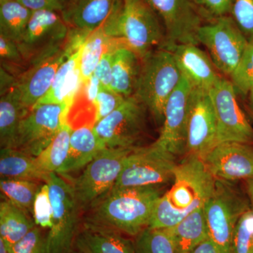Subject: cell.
Returning <instances> with one entry per match:
<instances>
[{
    "mask_svg": "<svg viewBox=\"0 0 253 253\" xmlns=\"http://www.w3.org/2000/svg\"><path fill=\"white\" fill-rule=\"evenodd\" d=\"M172 181V187L156 203L150 228L169 229L204 208L214 192L216 179L201 158L186 156L178 163Z\"/></svg>",
    "mask_w": 253,
    "mask_h": 253,
    "instance_id": "1",
    "label": "cell"
},
{
    "mask_svg": "<svg viewBox=\"0 0 253 253\" xmlns=\"http://www.w3.org/2000/svg\"><path fill=\"white\" fill-rule=\"evenodd\" d=\"M163 194L159 186L112 189L89 208L84 224L136 237L149 227Z\"/></svg>",
    "mask_w": 253,
    "mask_h": 253,
    "instance_id": "2",
    "label": "cell"
},
{
    "mask_svg": "<svg viewBox=\"0 0 253 253\" xmlns=\"http://www.w3.org/2000/svg\"><path fill=\"white\" fill-rule=\"evenodd\" d=\"M159 18L148 0H122L101 28L108 36L121 41L142 59L166 44Z\"/></svg>",
    "mask_w": 253,
    "mask_h": 253,
    "instance_id": "3",
    "label": "cell"
},
{
    "mask_svg": "<svg viewBox=\"0 0 253 253\" xmlns=\"http://www.w3.org/2000/svg\"><path fill=\"white\" fill-rule=\"evenodd\" d=\"M182 75L170 51L158 48L141 59L134 96L158 121L163 120L166 103Z\"/></svg>",
    "mask_w": 253,
    "mask_h": 253,
    "instance_id": "4",
    "label": "cell"
},
{
    "mask_svg": "<svg viewBox=\"0 0 253 253\" xmlns=\"http://www.w3.org/2000/svg\"><path fill=\"white\" fill-rule=\"evenodd\" d=\"M251 208L249 197L234 182L216 179L214 192L204 210L210 239L219 253H231V240L236 224Z\"/></svg>",
    "mask_w": 253,
    "mask_h": 253,
    "instance_id": "5",
    "label": "cell"
},
{
    "mask_svg": "<svg viewBox=\"0 0 253 253\" xmlns=\"http://www.w3.org/2000/svg\"><path fill=\"white\" fill-rule=\"evenodd\" d=\"M45 183L53 206L52 225L47 234L49 253H72L79 231L81 207L72 184L58 173H50Z\"/></svg>",
    "mask_w": 253,
    "mask_h": 253,
    "instance_id": "6",
    "label": "cell"
},
{
    "mask_svg": "<svg viewBox=\"0 0 253 253\" xmlns=\"http://www.w3.org/2000/svg\"><path fill=\"white\" fill-rule=\"evenodd\" d=\"M176 157L154 143L134 148L126 158L113 189L159 186L169 182L178 165Z\"/></svg>",
    "mask_w": 253,
    "mask_h": 253,
    "instance_id": "7",
    "label": "cell"
},
{
    "mask_svg": "<svg viewBox=\"0 0 253 253\" xmlns=\"http://www.w3.org/2000/svg\"><path fill=\"white\" fill-rule=\"evenodd\" d=\"M133 149L105 148L73 181L72 186L81 211L89 209L113 189L126 158Z\"/></svg>",
    "mask_w": 253,
    "mask_h": 253,
    "instance_id": "8",
    "label": "cell"
},
{
    "mask_svg": "<svg viewBox=\"0 0 253 253\" xmlns=\"http://www.w3.org/2000/svg\"><path fill=\"white\" fill-rule=\"evenodd\" d=\"M197 39L207 49L218 71L227 77L239 64L249 43L230 15L203 24Z\"/></svg>",
    "mask_w": 253,
    "mask_h": 253,
    "instance_id": "9",
    "label": "cell"
},
{
    "mask_svg": "<svg viewBox=\"0 0 253 253\" xmlns=\"http://www.w3.org/2000/svg\"><path fill=\"white\" fill-rule=\"evenodd\" d=\"M69 31L60 13L46 10L33 11L22 38L16 43L28 68L64 46Z\"/></svg>",
    "mask_w": 253,
    "mask_h": 253,
    "instance_id": "10",
    "label": "cell"
},
{
    "mask_svg": "<svg viewBox=\"0 0 253 253\" xmlns=\"http://www.w3.org/2000/svg\"><path fill=\"white\" fill-rule=\"evenodd\" d=\"M146 106L134 95L117 109L94 124L96 135L106 148L133 149L144 134Z\"/></svg>",
    "mask_w": 253,
    "mask_h": 253,
    "instance_id": "11",
    "label": "cell"
},
{
    "mask_svg": "<svg viewBox=\"0 0 253 253\" xmlns=\"http://www.w3.org/2000/svg\"><path fill=\"white\" fill-rule=\"evenodd\" d=\"M66 104H37L23 118L14 149L37 157L53 140L61 124L68 121Z\"/></svg>",
    "mask_w": 253,
    "mask_h": 253,
    "instance_id": "12",
    "label": "cell"
},
{
    "mask_svg": "<svg viewBox=\"0 0 253 253\" xmlns=\"http://www.w3.org/2000/svg\"><path fill=\"white\" fill-rule=\"evenodd\" d=\"M216 121L217 144L224 141L253 144V127L240 107L235 87L221 77L210 89Z\"/></svg>",
    "mask_w": 253,
    "mask_h": 253,
    "instance_id": "13",
    "label": "cell"
},
{
    "mask_svg": "<svg viewBox=\"0 0 253 253\" xmlns=\"http://www.w3.org/2000/svg\"><path fill=\"white\" fill-rule=\"evenodd\" d=\"M217 144V121L209 92L192 87L188 116L186 156L202 160Z\"/></svg>",
    "mask_w": 253,
    "mask_h": 253,
    "instance_id": "14",
    "label": "cell"
},
{
    "mask_svg": "<svg viewBox=\"0 0 253 253\" xmlns=\"http://www.w3.org/2000/svg\"><path fill=\"white\" fill-rule=\"evenodd\" d=\"M162 20L166 33L163 48L176 44H199L197 33L202 15L193 0H148Z\"/></svg>",
    "mask_w": 253,
    "mask_h": 253,
    "instance_id": "15",
    "label": "cell"
},
{
    "mask_svg": "<svg viewBox=\"0 0 253 253\" xmlns=\"http://www.w3.org/2000/svg\"><path fill=\"white\" fill-rule=\"evenodd\" d=\"M192 86L182 76L166 103L161 134L154 144L175 156L186 154L189 101Z\"/></svg>",
    "mask_w": 253,
    "mask_h": 253,
    "instance_id": "16",
    "label": "cell"
},
{
    "mask_svg": "<svg viewBox=\"0 0 253 253\" xmlns=\"http://www.w3.org/2000/svg\"><path fill=\"white\" fill-rule=\"evenodd\" d=\"M202 161L216 179L234 182L253 178V144L219 143Z\"/></svg>",
    "mask_w": 253,
    "mask_h": 253,
    "instance_id": "17",
    "label": "cell"
},
{
    "mask_svg": "<svg viewBox=\"0 0 253 253\" xmlns=\"http://www.w3.org/2000/svg\"><path fill=\"white\" fill-rule=\"evenodd\" d=\"M78 50L68 39L58 51L32 65L18 76L15 87L26 108H33L47 93L60 66Z\"/></svg>",
    "mask_w": 253,
    "mask_h": 253,
    "instance_id": "18",
    "label": "cell"
},
{
    "mask_svg": "<svg viewBox=\"0 0 253 253\" xmlns=\"http://www.w3.org/2000/svg\"><path fill=\"white\" fill-rule=\"evenodd\" d=\"M163 49L172 53L181 75L195 89L209 91L222 77L211 57L196 44H176Z\"/></svg>",
    "mask_w": 253,
    "mask_h": 253,
    "instance_id": "19",
    "label": "cell"
},
{
    "mask_svg": "<svg viewBox=\"0 0 253 253\" xmlns=\"http://www.w3.org/2000/svg\"><path fill=\"white\" fill-rule=\"evenodd\" d=\"M122 0H71L61 16L68 27L90 33L101 27Z\"/></svg>",
    "mask_w": 253,
    "mask_h": 253,
    "instance_id": "20",
    "label": "cell"
},
{
    "mask_svg": "<svg viewBox=\"0 0 253 253\" xmlns=\"http://www.w3.org/2000/svg\"><path fill=\"white\" fill-rule=\"evenodd\" d=\"M126 236L113 229L84 224L75 249L82 253H136L134 241Z\"/></svg>",
    "mask_w": 253,
    "mask_h": 253,
    "instance_id": "21",
    "label": "cell"
},
{
    "mask_svg": "<svg viewBox=\"0 0 253 253\" xmlns=\"http://www.w3.org/2000/svg\"><path fill=\"white\" fill-rule=\"evenodd\" d=\"M81 50V47L61 64L49 91L37 104H66L71 111L83 84L79 67Z\"/></svg>",
    "mask_w": 253,
    "mask_h": 253,
    "instance_id": "22",
    "label": "cell"
},
{
    "mask_svg": "<svg viewBox=\"0 0 253 253\" xmlns=\"http://www.w3.org/2000/svg\"><path fill=\"white\" fill-rule=\"evenodd\" d=\"M105 148L94 126L86 125L73 129L67 159L58 174H67L85 168Z\"/></svg>",
    "mask_w": 253,
    "mask_h": 253,
    "instance_id": "23",
    "label": "cell"
},
{
    "mask_svg": "<svg viewBox=\"0 0 253 253\" xmlns=\"http://www.w3.org/2000/svg\"><path fill=\"white\" fill-rule=\"evenodd\" d=\"M141 68V59L133 50L122 44L115 50L111 89L126 97L135 93Z\"/></svg>",
    "mask_w": 253,
    "mask_h": 253,
    "instance_id": "24",
    "label": "cell"
},
{
    "mask_svg": "<svg viewBox=\"0 0 253 253\" xmlns=\"http://www.w3.org/2000/svg\"><path fill=\"white\" fill-rule=\"evenodd\" d=\"M167 229L175 253H191L210 238L204 208L191 213L176 225Z\"/></svg>",
    "mask_w": 253,
    "mask_h": 253,
    "instance_id": "25",
    "label": "cell"
},
{
    "mask_svg": "<svg viewBox=\"0 0 253 253\" xmlns=\"http://www.w3.org/2000/svg\"><path fill=\"white\" fill-rule=\"evenodd\" d=\"M31 109L21 102L16 87L0 98V146L14 148L20 123Z\"/></svg>",
    "mask_w": 253,
    "mask_h": 253,
    "instance_id": "26",
    "label": "cell"
},
{
    "mask_svg": "<svg viewBox=\"0 0 253 253\" xmlns=\"http://www.w3.org/2000/svg\"><path fill=\"white\" fill-rule=\"evenodd\" d=\"M0 174L6 179L42 180L49 174L38 167L36 157L14 148H2L0 151Z\"/></svg>",
    "mask_w": 253,
    "mask_h": 253,
    "instance_id": "27",
    "label": "cell"
},
{
    "mask_svg": "<svg viewBox=\"0 0 253 253\" xmlns=\"http://www.w3.org/2000/svg\"><path fill=\"white\" fill-rule=\"evenodd\" d=\"M36 226L34 219L7 200L0 204V238L8 247L17 243Z\"/></svg>",
    "mask_w": 253,
    "mask_h": 253,
    "instance_id": "28",
    "label": "cell"
},
{
    "mask_svg": "<svg viewBox=\"0 0 253 253\" xmlns=\"http://www.w3.org/2000/svg\"><path fill=\"white\" fill-rule=\"evenodd\" d=\"M73 129L68 121H64L47 147L36 157L38 167L44 174L61 170L68 158Z\"/></svg>",
    "mask_w": 253,
    "mask_h": 253,
    "instance_id": "29",
    "label": "cell"
},
{
    "mask_svg": "<svg viewBox=\"0 0 253 253\" xmlns=\"http://www.w3.org/2000/svg\"><path fill=\"white\" fill-rule=\"evenodd\" d=\"M33 14L18 0H0V35L18 43Z\"/></svg>",
    "mask_w": 253,
    "mask_h": 253,
    "instance_id": "30",
    "label": "cell"
},
{
    "mask_svg": "<svg viewBox=\"0 0 253 253\" xmlns=\"http://www.w3.org/2000/svg\"><path fill=\"white\" fill-rule=\"evenodd\" d=\"M117 41L108 36L101 27L88 36L81 46L80 55L79 67L83 83L92 76L103 55Z\"/></svg>",
    "mask_w": 253,
    "mask_h": 253,
    "instance_id": "31",
    "label": "cell"
},
{
    "mask_svg": "<svg viewBox=\"0 0 253 253\" xmlns=\"http://www.w3.org/2000/svg\"><path fill=\"white\" fill-rule=\"evenodd\" d=\"M41 186L36 181L1 178L0 189L5 199L28 215L33 214V204Z\"/></svg>",
    "mask_w": 253,
    "mask_h": 253,
    "instance_id": "32",
    "label": "cell"
},
{
    "mask_svg": "<svg viewBox=\"0 0 253 253\" xmlns=\"http://www.w3.org/2000/svg\"><path fill=\"white\" fill-rule=\"evenodd\" d=\"M134 242L136 253H175L167 229L146 228L136 236Z\"/></svg>",
    "mask_w": 253,
    "mask_h": 253,
    "instance_id": "33",
    "label": "cell"
},
{
    "mask_svg": "<svg viewBox=\"0 0 253 253\" xmlns=\"http://www.w3.org/2000/svg\"><path fill=\"white\" fill-rule=\"evenodd\" d=\"M236 91L244 96L253 88V41L249 42L241 61L229 76Z\"/></svg>",
    "mask_w": 253,
    "mask_h": 253,
    "instance_id": "34",
    "label": "cell"
},
{
    "mask_svg": "<svg viewBox=\"0 0 253 253\" xmlns=\"http://www.w3.org/2000/svg\"><path fill=\"white\" fill-rule=\"evenodd\" d=\"M231 253H253V211L242 214L234 229L231 245Z\"/></svg>",
    "mask_w": 253,
    "mask_h": 253,
    "instance_id": "35",
    "label": "cell"
},
{
    "mask_svg": "<svg viewBox=\"0 0 253 253\" xmlns=\"http://www.w3.org/2000/svg\"><path fill=\"white\" fill-rule=\"evenodd\" d=\"M0 59L1 67L12 73L17 78L28 68L26 61L16 42L1 35Z\"/></svg>",
    "mask_w": 253,
    "mask_h": 253,
    "instance_id": "36",
    "label": "cell"
},
{
    "mask_svg": "<svg viewBox=\"0 0 253 253\" xmlns=\"http://www.w3.org/2000/svg\"><path fill=\"white\" fill-rule=\"evenodd\" d=\"M33 219L42 229H50L52 225L53 206L49 188L46 183L41 186L37 193L33 211Z\"/></svg>",
    "mask_w": 253,
    "mask_h": 253,
    "instance_id": "37",
    "label": "cell"
},
{
    "mask_svg": "<svg viewBox=\"0 0 253 253\" xmlns=\"http://www.w3.org/2000/svg\"><path fill=\"white\" fill-rule=\"evenodd\" d=\"M127 97L118 94L112 89L100 86L99 93L95 99L94 125L107 117L118 109Z\"/></svg>",
    "mask_w": 253,
    "mask_h": 253,
    "instance_id": "38",
    "label": "cell"
},
{
    "mask_svg": "<svg viewBox=\"0 0 253 253\" xmlns=\"http://www.w3.org/2000/svg\"><path fill=\"white\" fill-rule=\"evenodd\" d=\"M36 226L23 239L9 248L10 253H49L47 236Z\"/></svg>",
    "mask_w": 253,
    "mask_h": 253,
    "instance_id": "39",
    "label": "cell"
},
{
    "mask_svg": "<svg viewBox=\"0 0 253 253\" xmlns=\"http://www.w3.org/2000/svg\"><path fill=\"white\" fill-rule=\"evenodd\" d=\"M230 16L248 41H253V0H233Z\"/></svg>",
    "mask_w": 253,
    "mask_h": 253,
    "instance_id": "40",
    "label": "cell"
},
{
    "mask_svg": "<svg viewBox=\"0 0 253 253\" xmlns=\"http://www.w3.org/2000/svg\"><path fill=\"white\" fill-rule=\"evenodd\" d=\"M123 43L120 41L115 42L106 50L100 60L99 64L95 69L94 75L99 80L101 86L106 89H111V82H112L113 59L115 50Z\"/></svg>",
    "mask_w": 253,
    "mask_h": 253,
    "instance_id": "41",
    "label": "cell"
},
{
    "mask_svg": "<svg viewBox=\"0 0 253 253\" xmlns=\"http://www.w3.org/2000/svg\"><path fill=\"white\" fill-rule=\"evenodd\" d=\"M201 14L211 19L229 16L233 0H193Z\"/></svg>",
    "mask_w": 253,
    "mask_h": 253,
    "instance_id": "42",
    "label": "cell"
},
{
    "mask_svg": "<svg viewBox=\"0 0 253 253\" xmlns=\"http://www.w3.org/2000/svg\"><path fill=\"white\" fill-rule=\"evenodd\" d=\"M32 11L46 10L61 13L68 7L71 0H18Z\"/></svg>",
    "mask_w": 253,
    "mask_h": 253,
    "instance_id": "43",
    "label": "cell"
},
{
    "mask_svg": "<svg viewBox=\"0 0 253 253\" xmlns=\"http://www.w3.org/2000/svg\"><path fill=\"white\" fill-rule=\"evenodd\" d=\"M17 83V78L12 73L0 68V95H4L14 88Z\"/></svg>",
    "mask_w": 253,
    "mask_h": 253,
    "instance_id": "44",
    "label": "cell"
},
{
    "mask_svg": "<svg viewBox=\"0 0 253 253\" xmlns=\"http://www.w3.org/2000/svg\"><path fill=\"white\" fill-rule=\"evenodd\" d=\"M191 253H219V252L217 246L209 238L201 243Z\"/></svg>",
    "mask_w": 253,
    "mask_h": 253,
    "instance_id": "45",
    "label": "cell"
},
{
    "mask_svg": "<svg viewBox=\"0 0 253 253\" xmlns=\"http://www.w3.org/2000/svg\"><path fill=\"white\" fill-rule=\"evenodd\" d=\"M246 188H247V194L249 196L251 209L253 211V178L246 180Z\"/></svg>",
    "mask_w": 253,
    "mask_h": 253,
    "instance_id": "46",
    "label": "cell"
},
{
    "mask_svg": "<svg viewBox=\"0 0 253 253\" xmlns=\"http://www.w3.org/2000/svg\"><path fill=\"white\" fill-rule=\"evenodd\" d=\"M0 253H10L7 245L1 238H0Z\"/></svg>",
    "mask_w": 253,
    "mask_h": 253,
    "instance_id": "47",
    "label": "cell"
},
{
    "mask_svg": "<svg viewBox=\"0 0 253 253\" xmlns=\"http://www.w3.org/2000/svg\"><path fill=\"white\" fill-rule=\"evenodd\" d=\"M248 95H249V107L253 113V88Z\"/></svg>",
    "mask_w": 253,
    "mask_h": 253,
    "instance_id": "48",
    "label": "cell"
},
{
    "mask_svg": "<svg viewBox=\"0 0 253 253\" xmlns=\"http://www.w3.org/2000/svg\"><path fill=\"white\" fill-rule=\"evenodd\" d=\"M72 253H82L80 252V251H78V250L74 249V251H73Z\"/></svg>",
    "mask_w": 253,
    "mask_h": 253,
    "instance_id": "49",
    "label": "cell"
}]
</instances>
